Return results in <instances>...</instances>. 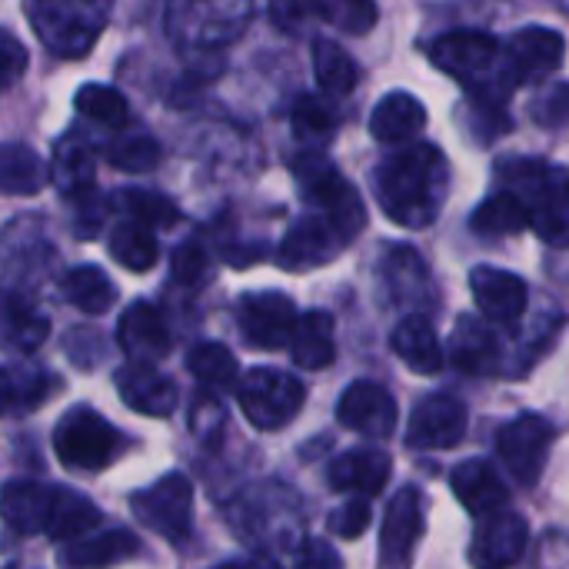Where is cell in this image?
Masks as SVG:
<instances>
[{
  "label": "cell",
  "instance_id": "cell-1",
  "mask_svg": "<svg viewBox=\"0 0 569 569\" xmlns=\"http://www.w3.org/2000/svg\"><path fill=\"white\" fill-rule=\"evenodd\" d=\"M373 193L397 227L427 230L447 203L450 163L433 143L403 147L377 167Z\"/></svg>",
  "mask_w": 569,
  "mask_h": 569
},
{
  "label": "cell",
  "instance_id": "cell-2",
  "mask_svg": "<svg viewBox=\"0 0 569 569\" xmlns=\"http://www.w3.org/2000/svg\"><path fill=\"white\" fill-rule=\"evenodd\" d=\"M497 177L507 183V193H513L530 227L553 247L567 243V170L553 167L540 157H503L497 163Z\"/></svg>",
  "mask_w": 569,
  "mask_h": 569
},
{
  "label": "cell",
  "instance_id": "cell-3",
  "mask_svg": "<svg viewBox=\"0 0 569 569\" xmlns=\"http://www.w3.org/2000/svg\"><path fill=\"white\" fill-rule=\"evenodd\" d=\"M33 33L47 50L67 60H80L93 50L107 27V3H87V0H33L23 7Z\"/></svg>",
  "mask_w": 569,
  "mask_h": 569
},
{
  "label": "cell",
  "instance_id": "cell-4",
  "mask_svg": "<svg viewBox=\"0 0 569 569\" xmlns=\"http://www.w3.org/2000/svg\"><path fill=\"white\" fill-rule=\"evenodd\" d=\"M293 173L300 180V193L317 207V213L323 220H330L340 237L350 243V237H357L367 223L363 213V200L360 193L350 187V180L320 153V150H307L303 157H297Z\"/></svg>",
  "mask_w": 569,
  "mask_h": 569
},
{
  "label": "cell",
  "instance_id": "cell-5",
  "mask_svg": "<svg viewBox=\"0 0 569 569\" xmlns=\"http://www.w3.org/2000/svg\"><path fill=\"white\" fill-rule=\"evenodd\" d=\"M123 450V437L90 407H70L53 427V453L73 473H100Z\"/></svg>",
  "mask_w": 569,
  "mask_h": 569
},
{
  "label": "cell",
  "instance_id": "cell-6",
  "mask_svg": "<svg viewBox=\"0 0 569 569\" xmlns=\"http://www.w3.org/2000/svg\"><path fill=\"white\" fill-rule=\"evenodd\" d=\"M237 400L250 427L273 433V430L290 427L300 417L307 403V390L293 373H283L273 367H253L237 383Z\"/></svg>",
  "mask_w": 569,
  "mask_h": 569
},
{
  "label": "cell",
  "instance_id": "cell-7",
  "mask_svg": "<svg viewBox=\"0 0 569 569\" xmlns=\"http://www.w3.org/2000/svg\"><path fill=\"white\" fill-rule=\"evenodd\" d=\"M563 50H567V40L553 27L530 23V27L517 30L500 47V57H497V80L500 83L497 87L503 93H510L520 83H533V80L550 77L553 70H560Z\"/></svg>",
  "mask_w": 569,
  "mask_h": 569
},
{
  "label": "cell",
  "instance_id": "cell-8",
  "mask_svg": "<svg viewBox=\"0 0 569 569\" xmlns=\"http://www.w3.org/2000/svg\"><path fill=\"white\" fill-rule=\"evenodd\" d=\"M250 13L247 3H173L167 10V33L180 47L220 50L243 33Z\"/></svg>",
  "mask_w": 569,
  "mask_h": 569
},
{
  "label": "cell",
  "instance_id": "cell-9",
  "mask_svg": "<svg viewBox=\"0 0 569 569\" xmlns=\"http://www.w3.org/2000/svg\"><path fill=\"white\" fill-rule=\"evenodd\" d=\"M497 57H500V40L490 37L487 30H450V33L437 37V43L430 47L433 67L457 77L480 100H490V103H503L490 93V83H483L487 73H493Z\"/></svg>",
  "mask_w": 569,
  "mask_h": 569
},
{
  "label": "cell",
  "instance_id": "cell-10",
  "mask_svg": "<svg viewBox=\"0 0 569 569\" xmlns=\"http://www.w3.org/2000/svg\"><path fill=\"white\" fill-rule=\"evenodd\" d=\"M130 507L150 533L183 543L193 527V483L183 473H163L153 487L137 490Z\"/></svg>",
  "mask_w": 569,
  "mask_h": 569
},
{
  "label": "cell",
  "instance_id": "cell-11",
  "mask_svg": "<svg viewBox=\"0 0 569 569\" xmlns=\"http://www.w3.org/2000/svg\"><path fill=\"white\" fill-rule=\"evenodd\" d=\"M553 443L557 427L540 413H523L497 433V453L520 487H537V480L547 470Z\"/></svg>",
  "mask_w": 569,
  "mask_h": 569
},
{
  "label": "cell",
  "instance_id": "cell-12",
  "mask_svg": "<svg viewBox=\"0 0 569 569\" xmlns=\"http://www.w3.org/2000/svg\"><path fill=\"white\" fill-rule=\"evenodd\" d=\"M427 533V497L417 487H403L383 513L380 569H410L413 553Z\"/></svg>",
  "mask_w": 569,
  "mask_h": 569
},
{
  "label": "cell",
  "instance_id": "cell-13",
  "mask_svg": "<svg viewBox=\"0 0 569 569\" xmlns=\"http://www.w3.org/2000/svg\"><path fill=\"white\" fill-rule=\"evenodd\" d=\"M297 303L280 290H257L243 293L237 303V327L243 340L257 350H280L290 343L297 327Z\"/></svg>",
  "mask_w": 569,
  "mask_h": 569
},
{
  "label": "cell",
  "instance_id": "cell-14",
  "mask_svg": "<svg viewBox=\"0 0 569 569\" xmlns=\"http://www.w3.org/2000/svg\"><path fill=\"white\" fill-rule=\"evenodd\" d=\"M467 423L470 413L463 400L453 393H430L413 407L403 440L410 450H453L463 443Z\"/></svg>",
  "mask_w": 569,
  "mask_h": 569
},
{
  "label": "cell",
  "instance_id": "cell-15",
  "mask_svg": "<svg viewBox=\"0 0 569 569\" xmlns=\"http://www.w3.org/2000/svg\"><path fill=\"white\" fill-rule=\"evenodd\" d=\"M400 420L397 400L390 390H383L380 383L370 380H357L340 393L337 403V423L367 437V440H387L393 437Z\"/></svg>",
  "mask_w": 569,
  "mask_h": 569
},
{
  "label": "cell",
  "instance_id": "cell-16",
  "mask_svg": "<svg viewBox=\"0 0 569 569\" xmlns=\"http://www.w3.org/2000/svg\"><path fill=\"white\" fill-rule=\"evenodd\" d=\"M343 247H347V240L340 237V230L330 220H323L320 213H307L283 233V240L277 247V260L283 270L303 273V270H317V267L337 260V253Z\"/></svg>",
  "mask_w": 569,
  "mask_h": 569
},
{
  "label": "cell",
  "instance_id": "cell-17",
  "mask_svg": "<svg viewBox=\"0 0 569 569\" xmlns=\"http://www.w3.org/2000/svg\"><path fill=\"white\" fill-rule=\"evenodd\" d=\"M527 543H530L527 517H520L517 510H503V513L477 523V533L470 543V563H473V569L517 567Z\"/></svg>",
  "mask_w": 569,
  "mask_h": 569
},
{
  "label": "cell",
  "instance_id": "cell-18",
  "mask_svg": "<svg viewBox=\"0 0 569 569\" xmlns=\"http://www.w3.org/2000/svg\"><path fill=\"white\" fill-rule=\"evenodd\" d=\"M470 293H473L480 313L490 323H503V327L517 323L530 303V287L523 277H517L503 267H487V263L470 270Z\"/></svg>",
  "mask_w": 569,
  "mask_h": 569
},
{
  "label": "cell",
  "instance_id": "cell-19",
  "mask_svg": "<svg viewBox=\"0 0 569 569\" xmlns=\"http://www.w3.org/2000/svg\"><path fill=\"white\" fill-rule=\"evenodd\" d=\"M117 347L130 357L127 363L153 367L157 360H163L170 353V330L163 313L147 300L130 303L117 320Z\"/></svg>",
  "mask_w": 569,
  "mask_h": 569
},
{
  "label": "cell",
  "instance_id": "cell-20",
  "mask_svg": "<svg viewBox=\"0 0 569 569\" xmlns=\"http://www.w3.org/2000/svg\"><path fill=\"white\" fill-rule=\"evenodd\" d=\"M390 473H393L390 453H383L377 447H357V450L340 453L330 463L327 483L333 493H350L353 500H370V497L383 493Z\"/></svg>",
  "mask_w": 569,
  "mask_h": 569
},
{
  "label": "cell",
  "instance_id": "cell-21",
  "mask_svg": "<svg viewBox=\"0 0 569 569\" xmlns=\"http://www.w3.org/2000/svg\"><path fill=\"white\" fill-rule=\"evenodd\" d=\"M113 387L133 413L163 420L177 410V383L147 363H123L113 373Z\"/></svg>",
  "mask_w": 569,
  "mask_h": 569
},
{
  "label": "cell",
  "instance_id": "cell-22",
  "mask_svg": "<svg viewBox=\"0 0 569 569\" xmlns=\"http://www.w3.org/2000/svg\"><path fill=\"white\" fill-rule=\"evenodd\" d=\"M450 490L477 523L510 510V490L487 460H463L450 473Z\"/></svg>",
  "mask_w": 569,
  "mask_h": 569
},
{
  "label": "cell",
  "instance_id": "cell-23",
  "mask_svg": "<svg viewBox=\"0 0 569 569\" xmlns=\"http://www.w3.org/2000/svg\"><path fill=\"white\" fill-rule=\"evenodd\" d=\"M140 553V540L130 530H103V533H87L60 550V567L63 569H110L130 557Z\"/></svg>",
  "mask_w": 569,
  "mask_h": 569
},
{
  "label": "cell",
  "instance_id": "cell-24",
  "mask_svg": "<svg viewBox=\"0 0 569 569\" xmlns=\"http://www.w3.org/2000/svg\"><path fill=\"white\" fill-rule=\"evenodd\" d=\"M450 357L453 363L470 373V377H483V373H500V340L493 337L490 323L477 320V317H460L450 337Z\"/></svg>",
  "mask_w": 569,
  "mask_h": 569
},
{
  "label": "cell",
  "instance_id": "cell-25",
  "mask_svg": "<svg viewBox=\"0 0 569 569\" xmlns=\"http://www.w3.org/2000/svg\"><path fill=\"white\" fill-rule=\"evenodd\" d=\"M423 127H427V107L420 97H413L407 90H393V93L380 97L370 113V133L380 143H407V140L420 137Z\"/></svg>",
  "mask_w": 569,
  "mask_h": 569
},
{
  "label": "cell",
  "instance_id": "cell-26",
  "mask_svg": "<svg viewBox=\"0 0 569 569\" xmlns=\"http://www.w3.org/2000/svg\"><path fill=\"white\" fill-rule=\"evenodd\" d=\"M390 347L393 353L400 357L403 367H410L413 373L420 377H433L443 370V347H440V337L437 330L430 327V320L423 313H410L397 323L393 337H390Z\"/></svg>",
  "mask_w": 569,
  "mask_h": 569
},
{
  "label": "cell",
  "instance_id": "cell-27",
  "mask_svg": "<svg viewBox=\"0 0 569 569\" xmlns=\"http://www.w3.org/2000/svg\"><path fill=\"white\" fill-rule=\"evenodd\" d=\"M383 273H387V287H390L397 303L413 307L417 313L433 303L430 270L413 247H393L383 260Z\"/></svg>",
  "mask_w": 569,
  "mask_h": 569
},
{
  "label": "cell",
  "instance_id": "cell-28",
  "mask_svg": "<svg viewBox=\"0 0 569 569\" xmlns=\"http://www.w3.org/2000/svg\"><path fill=\"white\" fill-rule=\"evenodd\" d=\"M50 490L47 483H33V480H10L0 487V520L20 533V537H33L43 533L47 523V507H50Z\"/></svg>",
  "mask_w": 569,
  "mask_h": 569
},
{
  "label": "cell",
  "instance_id": "cell-29",
  "mask_svg": "<svg viewBox=\"0 0 569 569\" xmlns=\"http://www.w3.org/2000/svg\"><path fill=\"white\" fill-rule=\"evenodd\" d=\"M103 513L97 510L93 500H87L77 490L67 487H53L50 490V507H47V523H43V537L50 540H80L87 537L93 527H100Z\"/></svg>",
  "mask_w": 569,
  "mask_h": 569
},
{
  "label": "cell",
  "instance_id": "cell-30",
  "mask_svg": "<svg viewBox=\"0 0 569 569\" xmlns=\"http://www.w3.org/2000/svg\"><path fill=\"white\" fill-rule=\"evenodd\" d=\"M47 337H50V320L37 310V303H30L17 290L0 287V340L23 353H33L37 347H43Z\"/></svg>",
  "mask_w": 569,
  "mask_h": 569
},
{
  "label": "cell",
  "instance_id": "cell-31",
  "mask_svg": "<svg viewBox=\"0 0 569 569\" xmlns=\"http://www.w3.org/2000/svg\"><path fill=\"white\" fill-rule=\"evenodd\" d=\"M290 357L300 370H323L333 363V317L327 310H307L297 317V327L290 333Z\"/></svg>",
  "mask_w": 569,
  "mask_h": 569
},
{
  "label": "cell",
  "instance_id": "cell-32",
  "mask_svg": "<svg viewBox=\"0 0 569 569\" xmlns=\"http://www.w3.org/2000/svg\"><path fill=\"white\" fill-rule=\"evenodd\" d=\"M47 180H50L47 160L33 147H27L20 140L0 143V193L33 197L47 187Z\"/></svg>",
  "mask_w": 569,
  "mask_h": 569
},
{
  "label": "cell",
  "instance_id": "cell-33",
  "mask_svg": "<svg viewBox=\"0 0 569 569\" xmlns=\"http://www.w3.org/2000/svg\"><path fill=\"white\" fill-rule=\"evenodd\" d=\"M60 293H63V300H67L73 310H80V313H87V317H103V313H110L113 303H117V287H113V280H110L100 267H93V263H77V267H70V270L60 277Z\"/></svg>",
  "mask_w": 569,
  "mask_h": 569
},
{
  "label": "cell",
  "instance_id": "cell-34",
  "mask_svg": "<svg viewBox=\"0 0 569 569\" xmlns=\"http://www.w3.org/2000/svg\"><path fill=\"white\" fill-rule=\"evenodd\" d=\"M47 170L57 180L63 197H90L93 193V153L73 130L57 140L53 163H47Z\"/></svg>",
  "mask_w": 569,
  "mask_h": 569
},
{
  "label": "cell",
  "instance_id": "cell-35",
  "mask_svg": "<svg viewBox=\"0 0 569 569\" xmlns=\"http://www.w3.org/2000/svg\"><path fill=\"white\" fill-rule=\"evenodd\" d=\"M53 390H57V380L47 370H27V367H3L0 363V417L33 410Z\"/></svg>",
  "mask_w": 569,
  "mask_h": 569
},
{
  "label": "cell",
  "instance_id": "cell-36",
  "mask_svg": "<svg viewBox=\"0 0 569 569\" xmlns=\"http://www.w3.org/2000/svg\"><path fill=\"white\" fill-rule=\"evenodd\" d=\"M310 50H313V77L320 83V93L330 100L353 93L360 80V67L353 63V57L337 40H327V37H317Z\"/></svg>",
  "mask_w": 569,
  "mask_h": 569
},
{
  "label": "cell",
  "instance_id": "cell-37",
  "mask_svg": "<svg viewBox=\"0 0 569 569\" xmlns=\"http://www.w3.org/2000/svg\"><path fill=\"white\" fill-rule=\"evenodd\" d=\"M187 370L193 373V380L203 383L207 393L227 390V387H233V383L240 380V363H237L233 350L223 347V343H213V340L190 347V353H187Z\"/></svg>",
  "mask_w": 569,
  "mask_h": 569
},
{
  "label": "cell",
  "instance_id": "cell-38",
  "mask_svg": "<svg viewBox=\"0 0 569 569\" xmlns=\"http://www.w3.org/2000/svg\"><path fill=\"white\" fill-rule=\"evenodd\" d=\"M110 257L127 267L130 273H147L157 267L160 260V243H157V233L140 227V223H120L113 233H110V243H107Z\"/></svg>",
  "mask_w": 569,
  "mask_h": 569
},
{
  "label": "cell",
  "instance_id": "cell-39",
  "mask_svg": "<svg viewBox=\"0 0 569 569\" xmlns=\"http://www.w3.org/2000/svg\"><path fill=\"white\" fill-rule=\"evenodd\" d=\"M527 227H530V217H527L523 203L507 190L487 197L470 217V230L480 237H513Z\"/></svg>",
  "mask_w": 569,
  "mask_h": 569
},
{
  "label": "cell",
  "instance_id": "cell-40",
  "mask_svg": "<svg viewBox=\"0 0 569 569\" xmlns=\"http://www.w3.org/2000/svg\"><path fill=\"white\" fill-rule=\"evenodd\" d=\"M73 107H77L80 117H87V120H93L100 127H110V130H123L130 123L127 97L117 87H107V83H83L73 93Z\"/></svg>",
  "mask_w": 569,
  "mask_h": 569
},
{
  "label": "cell",
  "instance_id": "cell-41",
  "mask_svg": "<svg viewBox=\"0 0 569 569\" xmlns=\"http://www.w3.org/2000/svg\"><path fill=\"white\" fill-rule=\"evenodd\" d=\"M107 160L123 173H147L160 163V143L147 130H120L107 143Z\"/></svg>",
  "mask_w": 569,
  "mask_h": 569
},
{
  "label": "cell",
  "instance_id": "cell-42",
  "mask_svg": "<svg viewBox=\"0 0 569 569\" xmlns=\"http://www.w3.org/2000/svg\"><path fill=\"white\" fill-rule=\"evenodd\" d=\"M117 207L130 217V223H140L147 230H157V227H173L180 220V210L170 197L157 193V190H123L117 197Z\"/></svg>",
  "mask_w": 569,
  "mask_h": 569
},
{
  "label": "cell",
  "instance_id": "cell-43",
  "mask_svg": "<svg viewBox=\"0 0 569 569\" xmlns=\"http://www.w3.org/2000/svg\"><path fill=\"white\" fill-rule=\"evenodd\" d=\"M290 120H293V133H297L300 140H317V143H323V140L333 137V130H337V123H340V110L333 107L330 97H323V93H307V97L297 100Z\"/></svg>",
  "mask_w": 569,
  "mask_h": 569
},
{
  "label": "cell",
  "instance_id": "cell-44",
  "mask_svg": "<svg viewBox=\"0 0 569 569\" xmlns=\"http://www.w3.org/2000/svg\"><path fill=\"white\" fill-rule=\"evenodd\" d=\"M170 273L180 287H200L213 277V260L200 240H187L170 257Z\"/></svg>",
  "mask_w": 569,
  "mask_h": 569
},
{
  "label": "cell",
  "instance_id": "cell-45",
  "mask_svg": "<svg viewBox=\"0 0 569 569\" xmlns=\"http://www.w3.org/2000/svg\"><path fill=\"white\" fill-rule=\"evenodd\" d=\"M307 17L333 20L347 33H367L377 23V7L373 3H303Z\"/></svg>",
  "mask_w": 569,
  "mask_h": 569
},
{
  "label": "cell",
  "instance_id": "cell-46",
  "mask_svg": "<svg viewBox=\"0 0 569 569\" xmlns=\"http://www.w3.org/2000/svg\"><path fill=\"white\" fill-rule=\"evenodd\" d=\"M223 427H227V410H223V403H220L213 393L203 390V393L197 397L193 410H190V430H193V437L203 440V443H213V440L223 433Z\"/></svg>",
  "mask_w": 569,
  "mask_h": 569
},
{
  "label": "cell",
  "instance_id": "cell-47",
  "mask_svg": "<svg viewBox=\"0 0 569 569\" xmlns=\"http://www.w3.org/2000/svg\"><path fill=\"white\" fill-rule=\"evenodd\" d=\"M370 520H373L370 500H350V503H343L340 510L330 513L327 527H330V533H337V537H343V540H357V537L367 533Z\"/></svg>",
  "mask_w": 569,
  "mask_h": 569
},
{
  "label": "cell",
  "instance_id": "cell-48",
  "mask_svg": "<svg viewBox=\"0 0 569 569\" xmlns=\"http://www.w3.org/2000/svg\"><path fill=\"white\" fill-rule=\"evenodd\" d=\"M27 63H30L27 47L20 43V37L13 30H7L0 23V87L17 83L27 73Z\"/></svg>",
  "mask_w": 569,
  "mask_h": 569
},
{
  "label": "cell",
  "instance_id": "cell-49",
  "mask_svg": "<svg viewBox=\"0 0 569 569\" xmlns=\"http://www.w3.org/2000/svg\"><path fill=\"white\" fill-rule=\"evenodd\" d=\"M67 353H70V360H73L77 367H97V363L103 360V347H100L97 330H90V327L70 330V337H67Z\"/></svg>",
  "mask_w": 569,
  "mask_h": 569
},
{
  "label": "cell",
  "instance_id": "cell-50",
  "mask_svg": "<svg viewBox=\"0 0 569 569\" xmlns=\"http://www.w3.org/2000/svg\"><path fill=\"white\" fill-rule=\"evenodd\" d=\"M297 569H343V563H340L337 550H333L327 540H320V537H303Z\"/></svg>",
  "mask_w": 569,
  "mask_h": 569
},
{
  "label": "cell",
  "instance_id": "cell-51",
  "mask_svg": "<svg viewBox=\"0 0 569 569\" xmlns=\"http://www.w3.org/2000/svg\"><path fill=\"white\" fill-rule=\"evenodd\" d=\"M223 569H283L277 560H270V557H253V560H243V563H233V567H223Z\"/></svg>",
  "mask_w": 569,
  "mask_h": 569
}]
</instances>
